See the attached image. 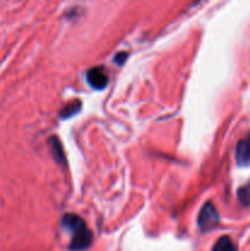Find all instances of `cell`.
I'll return each mask as SVG.
<instances>
[{
    "mask_svg": "<svg viewBox=\"0 0 250 251\" xmlns=\"http://www.w3.org/2000/svg\"><path fill=\"white\" fill-rule=\"evenodd\" d=\"M63 226L71 232L70 250L82 251L88 249L92 244L93 234L85 221L77 215L68 213L63 217Z\"/></svg>",
    "mask_w": 250,
    "mask_h": 251,
    "instance_id": "1",
    "label": "cell"
},
{
    "mask_svg": "<svg viewBox=\"0 0 250 251\" xmlns=\"http://www.w3.org/2000/svg\"><path fill=\"white\" fill-rule=\"evenodd\" d=\"M220 222V215L217 208L212 202H206L202 206L198 216V225L202 232H210L213 228L217 227Z\"/></svg>",
    "mask_w": 250,
    "mask_h": 251,
    "instance_id": "2",
    "label": "cell"
},
{
    "mask_svg": "<svg viewBox=\"0 0 250 251\" xmlns=\"http://www.w3.org/2000/svg\"><path fill=\"white\" fill-rule=\"evenodd\" d=\"M86 80H87L88 85L92 88H95V90H103L108 85L107 71H105V69L103 66L91 68L87 71Z\"/></svg>",
    "mask_w": 250,
    "mask_h": 251,
    "instance_id": "3",
    "label": "cell"
},
{
    "mask_svg": "<svg viewBox=\"0 0 250 251\" xmlns=\"http://www.w3.org/2000/svg\"><path fill=\"white\" fill-rule=\"evenodd\" d=\"M235 159L240 167H250V135L238 142Z\"/></svg>",
    "mask_w": 250,
    "mask_h": 251,
    "instance_id": "4",
    "label": "cell"
},
{
    "mask_svg": "<svg viewBox=\"0 0 250 251\" xmlns=\"http://www.w3.org/2000/svg\"><path fill=\"white\" fill-rule=\"evenodd\" d=\"M212 251H237V247L228 235H223L213 245Z\"/></svg>",
    "mask_w": 250,
    "mask_h": 251,
    "instance_id": "5",
    "label": "cell"
},
{
    "mask_svg": "<svg viewBox=\"0 0 250 251\" xmlns=\"http://www.w3.org/2000/svg\"><path fill=\"white\" fill-rule=\"evenodd\" d=\"M49 145L51 147V151H53L54 156H55L56 161L59 163H61L63 166H65L66 161H65V156H64V152H63V147H61L60 141L56 136H51V139L49 140Z\"/></svg>",
    "mask_w": 250,
    "mask_h": 251,
    "instance_id": "6",
    "label": "cell"
},
{
    "mask_svg": "<svg viewBox=\"0 0 250 251\" xmlns=\"http://www.w3.org/2000/svg\"><path fill=\"white\" fill-rule=\"evenodd\" d=\"M81 109V102L80 100H73V102L68 103V104L65 105V107L61 109L60 112V117L63 118V119H66V118H70L73 117V115H75L76 113L80 112Z\"/></svg>",
    "mask_w": 250,
    "mask_h": 251,
    "instance_id": "7",
    "label": "cell"
},
{
    "mask_svg": "<svg viewBox=\"0 0 250 251\" xmlns=\"http://www.w3.org/2000/svg\"><path fill=\"white\" fill-rule=\"evenodd\" d=\"M238 199H239V201L243 205H250V183L239 189V191H238Z\"/></svg>",
    "mask_w": 250,
    "mask_h": 251,
    "instance_id": "8",
    "label": "cell"
},
{
    "mask_svg": "<svg viewBox=\"0 0 250 251\" xmlns=\"http://www.w3.org/2000/svg\"><path fill=\"white\" fill-rule=\"evenodd\" d=\"M126 58H127V53H125V51H120V53H118L117 55L114 56V61L119 64V65H122V64H124V61L126 60Z\"/></svg>",
    "mask_w": 250,
    "mask_h": 251,
    "instance_id": "9",
    "label": "cell"
}]
</instances>
